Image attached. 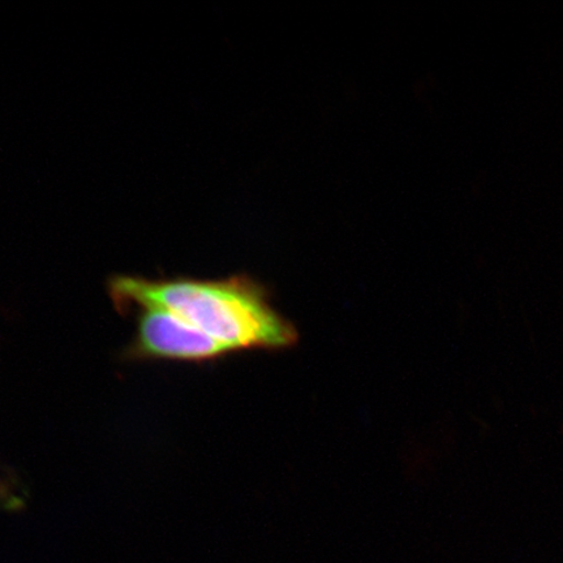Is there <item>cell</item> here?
<instances>
[{
	"instance_id": "7a4b0ae2",
	"label": "cell",
	"mask_w": 563,
	"mask_h": 563,
	"mask_svg": "<svg viewBox=\"0 0 563 563\" xmlns=\"http://www.w3.org/2000/svg\"><path fill=\"white\" fill-rule=\"evenodd\" d=\"M136 311V333L125 350V357L131 361L203 363L216 361L231 352L166 309L145 307Z\"/></svg>"
},
{
	"instance_id": "6da1fadb",
	"label": "cell",
	"mask_w": 563,
	"mask_h": 563,
	"mask_svg": "<svg viewBox=\"0 0 563 563\" xmlns=\"http://www.w3.org/2000/svg\"><path fill=\"white\" fill-rule=\"evenodd\" d=\"M109 292L119 312L154 307L179 316L229 351L285 350L298 330L267 301L262 288L244 278L197 280L118 276Z\"/></svg>"
}]
</instances>
